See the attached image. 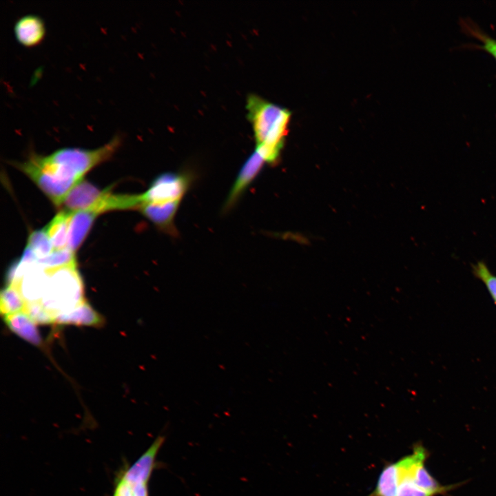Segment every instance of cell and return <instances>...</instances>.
<instances>
[{"instance_id": "cell-1", "label": "cell", "mask_w": 496, "mask_h": 496, "mask_svg": "<svg viewBox=\"0 0 496 496\" xmlns=\"http://www.w3.org/2000/svg\"><path fill=\"white\" fill-rule=\"evenodd\" d=\"M246 109L253 128L255 150L265 162L274 163L287 134L291 112L256 94L248 95Z\"/></svg>"}, {"instance_id": "cell-2", "label": "cell", "mask_w": 496, "mask_h": 496, "mask_svg": "<svg viewBox=\"0 0 496 496\" xmlns=\"http://www.w3.org/2000/svg\"><path fill=\"white\" fill-rule=\"evenodd\" d=\"M16 166L56 206L62 205L70 191L82 180L68 166L34 152H31L25 161L16 163Z\"/></svg>"}, {"instance_id": "cell-3", "label": "cell", "mask_w": 496, "mask_h": 496, "mask_svg": "<svg viewBox=\"0 0 496 496\" xmlns=\"http://www.w3.org/2000/svg\"><path fill=\"white\" fill-rule=\"evenodd\" d=\"M48 280L40 303L53 317L76 307L83 298V285L76 266L48 271Z\"/></svg>"}, {"instance_id": "cell-4", "label": "cell", "mask_w": 496, "mask_h": 496, "mask_svg": "<svg viewBox=\"0 0 496 496\" xmlns=\"http://www.w3.org/2000/svg\"><path fill=\"white\" fill-rule=\"evenodd\" d=\"M121 142V135L116 134L108 143L96 149L61 148L48 157L53 162L68 166L82 177L94 166L109 159L119 148Z\"/></svg>"}, {"instance_id": "cell-5", "label": "cell", "mask_w": 496, "mask_h": 496, "mask_svg": "<svg viewBox=\"0 0 496 496\" xmlns=\"http://www.w3.org/2000/svg\"><path fill=\"white\" fill-rule=\"evenodd\" d=\"M158 451L148 448L116 480L112 496H149L147 484L154 468Z\"/></svg>"}, {"instance_id": "cell-6", "label": "cell", "mask_w": 496, "mask_h": 496, "mask_svg": "<svg viewBox=\"0 0 496 496\" xmlns=\"http://www.w3.org/2000/svg\"><path fill=\"white\" fill-rule=\"evenodd\" d=\"M192 181L193 176L187 172L163 173L141 194L142 203L181 202Z\"/></svg>"}, {"instance_id": "cell-7", "label": "cell", "mask_w": 496, "mask_h": 496, "mask_svg": "<svg viewBox=\"0 0 496 496\" xmlns=\"http://www.w3.org/2000/svg\"><path fill=\"white\" fill-rule=\"evenodd\" d=\"M265 159L256 150L241 167L236 180L228 194L223 210L227 211L235 206L250 184L254 181L262 169Z\"/></svg>"}, {"instance_id": "cell-8", "label": "cell", "mask_w": 496, "mask_h": 496, "mask_svg": "<svg viewBox=\"0 0 496 496\" xmlns=\"http://www.w3.org/2000/svg\"><path fill=\"white\" fill-rule=\"evenodd\" d=\"M106 192L107 189L101 190L91 183L81 180L65 198L62 203L64 211L71 213L81 210L93 211L101 203Z\"/></svg>"}, {"instance_id": "cell-9", "label": "cell", "mask_w": 496, "mask_h": 496, "mask_svg": "<svg viewBox=\"0 0 496 496\" xmlns=\"http://www.w3.org/2000/svg\"><path fill=\"white\" fill-rule=\"evenodd\" d=\"M180 203H144L138 209L157 227L172 235L176 233L174 219Z\"/></svg>"}, {"instance_id": "cell-10", "label": "cell", "mask_w": 496, "mask_h": 496, "mask_svg": "<svg viewBox=\"0 0 496 496\" xmlns=\"http://www.w3.org/2000/svg\"><path fill=\"white\" fill-rule=\"evenodd\" d=\"M48 280V271L36 263L30 267L19 282L14 285L18 287L26 302H40Z\"/></svg>"}, {"instance_id": "cell-11", "label": "cell", "mask_w": 496, "mask_h": 496, "mask_svg": "<svg viewBox=\"0 0 496 496\" xmlns=\"http://www.w3.org/2000/svg\"><path fill=\"white\" fill-rule=\"evenodd\" d=\"M14 33L20 44L25 47H33L43 39L45 24L40 17L32 14H25L16 21Z\"/></svg>"}, {"instance_id": "cell-12", "label": "cell", "mask_w": 496, "mask_h": 496, "mask_svg": "<svg viewBox=\"0 0 496 496\" xmlns=\"http://www.w3.org/2000/svg\"><path fill=\"white\" fill-rule=\"evenodd\" d=\"M53 323L57 324L99 327L103 323V319L91 305L84 300L72 309L55 316Z\"/></svg>"}, {"instance_id": "cell-13", "label": "cell", "mask_w": 496, "mask_h": 496, "mask_svg": "<svg viewBox=\"0 0 496 496\" xmlns=\"http://www.w3.org/2000/svg\"><path fill=\"white\" fill-rule=\"evenodd\" d=\"M98 214L90 210L72 212L70 220L67 249L75 253L86 238Z\"/></svg>"}, {"instance_id": "cell-14", "label": "cell", "mask_w": 496, "mask_h": 496, "mask_svg": "<svg viewBox=\"0 0 496 496\" xmlns=\"http://www.w3.org/2000/svg\"><path fill=\"white\" fill-rule=\"evenodd\" d=\"M9 329L27 342L37 346L42 343L37 323L25 311L4 316Z\"/></svg>"}, {"instance_id": "cell-15", "label": "cell", "mask_w": 496, "mask_h": 496, "mask_svg": "<svg viewBox=\"0 0 496 496\" xmlns=\"http://www.w3.org/2000/svg\"><path fill=\"white\" fill-rule=\"evenodd\" d=\"M71 215V212L63 210L44 228L55 251L67 248Z\"/></svg>"}, {"instance_id": "cell-16", "label": "cell", "mask_w": 496, "mask_h": 496, "mask_svg": "<svg viewBox=\"0 0 496 496\" xmlns=\"http://www.w3.org/2000/svg\"><path fill=\"white\" fill-rule=\"evenodd\" d=\"M399 482L397 462L387 463L379 475L375 489L368 496H397Z\"/></svg>"}, {"instance_id": "cell-17", "label": "cell", "mask_w": 496, "mask_h": 496, "mask_svg": "<svg viewBox=\"0 0 496 496\" xmlns=\"http://www.w3.org/2000/svg\"><path fill=\"white\" fill-rule=\"evenodd\" d=\"M26 304L19 289L14 285H8L1 292L0 311L4 316L24 311Z\"/></svg>"}, {"instance_id": "cell-18", "label": "cell", "mask_w": 496, "mask_h": 496, "mask_svg": "<svg viewBox=\"0 0 496 496\" xmlns=\"http://www.w3.org/2000/svg\"><path fill=\"white\" fill-rule=\"evenodd\" d=\"M75 253L68 249L54 251L50 255L39 258L37 264L46 271H52L59 268L76 266Z\"/></svg>"}, {"instance_id": "cell-19", "label": "cell", "mask_w": 496, "mask_h": 496, "mask_svg": "<svg viewBox=\"0 0 496 496\" xmlns=\"http://www.w3.org/2000/svg\"><path fill=\"white\" fill-rule=\"evenodd\" d=\"M38 259L45 257L54 251L53 246L45 229L32 231L28 239V245Z\"/></svg>"}, {"instance_id": "cell-20", "label": "cell", "mask_w": 496, "mask_h": 496, "mask_svg": "<svg viewBox=\"0 0 496 496\" xmlns=\"http://www.w3.org/2000/svg\"><path fill=\"white\" fill-rule=\"evenodd\" d=\"M472 272L475 278L481 280L496 305V275L493 274L483 261L472 265Z\"/></svg>"}, {"instance_id": "cell-21", "label": "cell", "mask_w": 496, "mask_h": 496, "mask_svg": "<svg viewBox=\"0 0 496 496\" xmlns=\"http://www.w3.org/2000/svg\"><path fill=\"white\" fill-rule=\"evenodd\" d=\"M462 25L467 32L481 41L479 48L486 51L496 60V39L486 34L471 21H463Z\"/></svg>"}, {"instance_id": "cell-22", "label": "cell", "mask_w": 496, "mask_h": 496, "mask_svg": "<svg viewBox=\"0 0 496 496\" xmlns=\"http://www.w3.org/2000/svg\"><path fill=\"white\" fill-rule=\"evenodd\" d=\"M399 473L400 482L397 496H435L416 486L409 476L400 472V468Z\"/></svg>"}, {"instance_id": "cell-23", "label": "cell", "mask_w": 496, "mask_h": 496, "mask_svg": "<svg viewBox=\"0 0 496 496\" xmlns=\"http://www.w3.org/2000/svg\"><path fill=\"white\" fill-rule=\"evenodd\" d=\"M37 324L53 323L52 316L46 311L40 302H27L24 311Z\"/></svg>"}]
</instances>
